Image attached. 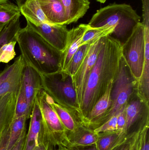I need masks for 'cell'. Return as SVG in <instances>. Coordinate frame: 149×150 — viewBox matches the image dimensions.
<instances>
[{
	"instance_id": "cell-6",
	"label": "cell",
	"mask_w": 149,
	"mask_h": 150,
	"mask_svg": "<svg viewBox=\"0 0 149 150\" xmlns=\"http://www.w3.org/2000/svg\"><path fill=\"white\" fill-rule=\"evenodd\" d=\"M41 111L44 137L55 147L64 146L66 130L48 100V94L42 90L37 96Z\"/></svg>"
},
{
	"instance_id": "cell-44",
	"label": "cell",
	"mask_w": 149,
	"mask_h": 150,
	"mask_svg": "<svg viewBox=\"0 0 149 150\" xmlns=\"http://www.w3.org/2000/svg\"><path fill=\"white\" fill-rule=\"evenodd\" d=\"M2 27H1V26H0V30H1V29Z\"/></svg>"
},
{
	"instance_id": "cell-41",
	"label": "cell",
	"mask_w": 149,
	"mask_h": 150,
	"mask_svg": "<svg viewBox=\"0 0 149 150\" xmlns=\"http://www.w3.org/2000/svg\"><path fill=\"white\" fill-rule=\"evenodd\" d=\"M58 147V149L57 150H68L67 148L64 146H60Z\"/></svg>"
},
{
	"instance_id": "cell-43",
	"label": "cell",
	"mask_w": 149,
	"mask_h": 150,
	"mask_svg": "<svg viewBox=\"0 0 149 150\" xmlns=\"http://www.w3.org/2000/svg\"><path fill=\"white\" fill-rule=\"evenodd\" d=\"M8 1V0H0V4L2 3L7 1Z\"/></svg>"
},
{
	"instance_id": "cell-42",
	"label": "cell",
	"mask_w": 149,
	"mask_h": 150,
	"mask_svg": "<svg viewBox=\"0 0 149 150\" xmlns=\"http://www.w3.org/2000/svg\"><path fill=\"white\" fill-rule=\"evenodd\" d=\"M97 1L101 3H105L106 2V1L107 0H96Z\"/></svg>"
},
{
	"instance_id": "cell-27",
	"label": "cell",
	"mask_w": 149,
	"mask_h": 150,
	"mask_svg": "<svg viewBox=\"0 0 149 150\" xmlns=\"http://www.w3.org/2000/svg\"><path fill=\"white\" fill-rule=\"evenodd\" d=\"M19 14L21 11L17 5L8 1L0 4V26L3 27Z\"/></svg>"
},
{
	"instance_id": "cell-28",
	"label": "cell",
	"mask_w": 149,
	"mask_h": 150,
	"mask_svg": "<svg viewBox=\"0 0 149 150\" xmlns=\"http://www.w3.org/2000/svg\"><path fill=\"white\" fill-rule=\"evenodd\" d=\"M32 108L27 101L21 86L17 95L14 117L24 116L28 120L30 117Z\"/></svg>"
},
{
	"instance_id": "cell-7",
	"label": "cell",
	"mask_w": 149,
	"mask_h": 150,
	"mask_svg": "<svg viewBox=\"0 0 149 150\" xmlns=\"http://www.w3.org/2000/svg\"><path fill=\"white\" fill-rule=\"evenodd\" d=\"M145 52L144 28L142 23L134 28L128 38L122 45V55L137 82L143 68Z\"/></svg>"
},
{
	"instance_id": "cell-35",
	"label": "cell",
	"mask_w": 149,
	"mask_h": 150,
	"mask_svg": "<svg viewBox=\"0 0 149 150\" xmlns=\"http://www.w3.org/2000/svg\"><path fill=\"white\" fill-rule=\"evenodd\" d=\"M10 127L4 132L1 138L0 139V150H8L9 139Z\"/></svg>"
},
{
	"instance_id": "cell-24",
	"label": "cell",
	"mask_w": 149,
	"mask_h": 150,
	"mask_svg": "<svg viewBox=\"0 0 149 150\" xmlns=\"http://www.w3.org/2000/svg\"><path fill=\"white\" fill-rule=\"evenodd\" d=\"M115 28L114 26L108 25L98 27H92L89 25L82 38L81 46L96 42L101 38L111 35Z\"/></svg>"
},
{
	"instance_id": "cell-4",
	"label": "cell",
	"mask_w": 149,
	"mask_h": 150,
	"mask_svg": "<svg viewBox=\"0 0 149 150\" xmlns=\"http://www.w3.org/2000/svg\"><path fill=\"white\" fill-rule=\"evenodd\" d=\"M40 75L43 90L56 103L82 121L72 76L62 70Z\"/></svg>"
},
{
	"instance_id": "cell-23",
	"label": "cell",
	"mask_w": 149,
	"mask_h": 150,
	"mask_svg": "<svg viewBox=\"0 0 149 150\" xmlns=\"http://www.w3.org/2000/svg\"><path fill=\"white\" fill-rule=\"evenodd\" d=\"M26 117L24 116L14 117L10 127L8 150H10L26 131Z\"/></svg>"
},
{
	"instance_id": "cell-5",
	"label": "cell",
	"mask_w": 149,
	"mask_h": 150,
	"mask_svg": "<svg viewBox=\"0 0 149 150\" xmlns=\"http://www.w3.org/2000/svg\"><path fill=\"white\" fill-rule=\"evenodd\" d=\"M137 83L122 56L111 92L112 106L103 117L87 128L94 130L119 112L126 105L131 95L137 91Z\"/></svg>"
},
{
	"instance_id": "cell-39",
	"label": "cell",
	"mask_w": 149,
	"mask_h": 150,
	"mask_svg": "<svg viewBox=\"0 0 149 150\" xmlns=\"http://www.w3.org/2000/svg\"><path fill=\"white\" fill-rule=\"evenodd\" d=\"M140 133L138 134L137 137H136V139L135 141L134 142V144H133L131 150H138L139 138H140Z\"/></svg>"
},
{
	"instance_id": "cell-26",
	"label": "cell",
	"mask_w": 149,
	"mask_h": 150,
	"mask_svg": "<svg viewBox=\"0 0 149 150\" xmlns=\"http://www.w3.org/2000/svg\"><path fill=\"white\" fill-rule=\"evenodd\" d=\"M94 42L82 45L80 46L77 52L73 56L66 69L64 71L72 76H74L86 56L91 45Z\"/></svg>"
},
{
	"instance_id": "cell-37",
	"label": "cell",
	"mask_w": 149,
	"mask_h": 150,
	"mask_svg": "<svg viewBox=\"0 0 149 150\" xmlns=\"http://www.w3.org/2000/svg\"><path fill=\"white\" fill-rule=\"evenodd\" d=\"M56 147L49 142H43L33 150H56Z\"/></svg>"
},
{
	"instance_id": "cell-17",
	"label": "cell",
	"mask_w": 149,
	"mask_h": 150,
	"mask_svg": "<svg viewBox=\"0 0 149 150\" xmlns=\"http://www.w3.org/2000/svg\"><path fill=\"white\" fill-rule=\"evenodd\" d=\"M98 134L81 125L73 131H66L64 147L95 145Z\"/></svg>"
},
{
	"instance_id": "cell-40",
	"label": "cell",
	"mask_w": 149,
	"mask_h": 150,
	"mask_svg": "<svg viewBox=\"0 0 149 150\" xmlns=\"http://www.w3.org/2000/svg\"><path fill=\"white\" fill-rule=\"evenodd\" d=\"M26 1H27V0H16L18 7L20 8V7H21Z\"/></svg>"
},
{
	"instance_id": "cell-11",
	"label": "cell",
	"mask_w": 149,
	"mask_h": 150,
	"mask_svg": "<svg viewBox=\"0 0 149 150\" xmlns=\"http://www.w3.org/2000/svg\"><path fill=\"white\" fill-rule=\"evenodd\" d=\"M29 126L26 133L24 150H33L45 141L43 129V121L40 108L36 98L31 115Z\"/></svg>"
},
{
	"instance_id": "cell-13",
	"label": "cell",
	"mask_w": 149,
	"mask_h": 150,
	"mask_svg": "<svg viewBox=\"0 0 149 150\" xmlns=\"http://www.w3.org/2000/svg\"><path fill=\"white\" fill-rule=\"evenodd\" d=\"M89 25L81 24L68 32L65 49L62 52L61 70H65L73 56L81 46L82 38Z\"/></svg>"
},
{
	"instance_id": "cell-19",
	"label": "cell",
	"mask_w": 149,
	"mask_h": 150,
	"mask_svg": "<svg viewBox=\"0 0 149 150\" xmlns=\"http://www.w3.org/2000/svg\"><path fill=\"white\" fill-rule=\"evenodd\" d=\"M20 9L21 14L26 20L35 25L42 23L51 24L45 17L37 0H27L20 7Z\"/></svg>"
},
{
	"instance_id": "cell-21",
	"label": "cell",
	"mask_w": 149,
	"mask_h": 150,
	"mask_svg": "<svg viewBox=\"0 0 149 150\" xmlns=\"http://www.w3.org/2000/svg\"><path fill=\"white\" fill-rule=\"evenodd\" d=\"M48 100L56 112L66 131H74L78 127L83 125L82 120L79 117L71 113L69 111L57 104L48 95Z\"/></svg>"
},
{
	"instance_id": "cell-18",
	"label": "cell",
	"mask_w": 149,
	"mask_h": 150,
	"mask_svg": "<svg viewBox=\"0 0 149 150\" xmlns=\"http://www.w3.org/2000/svg\"><path fill=\"white\" fill-rule=\"evenodd\" d=\"M65 11L67 25L82 18L90 8L89 0H60Z\"/></svg>"
},
{
	"instance_id": "cell-22",
	"label": "cell",
	"mask_w": 149,
	"mask_h": 150,
	"mask_svg": "<svg viewBox=\"0 0 149 150\" xmlns=\"http://www.w3.org/2000/svg\"><path fill=\"white\" fill-rule=\"evenodd\" d=\"M17 14L8 23L3 25L0 30V49L6 43L16 40V36L20 27V17Z\"/></svg>"
},
{
	"instance_id": "cell-10",
	"label": "cell",
	"mask_w": 149,
	"mask_h": 150,
	"mask_svg": "<svg viewBox=\"0 0 149 150\" xmlns=\"http://www.w3.org/2000/svg\"><path fill=\"white\" fill-rule=\"evenodd\" d=\"M27 25L56 50L63 52L65 49L68 30L66 25L42 23L35 25L27 21Z\"/></svg>"
},
{
	"instance_id": "cell-30",
	"label": "cell",
	"mask_w": 149,
	"mask_h": 150,
	"mask_svg": "<svg viewBox=\"0 0 149 150\" xmlns=\"http://www.w3.org/2000/svg\"><path fill=\"white\" fill-rule=\"evenodd\" d=\"M139 133L128 137H121L118 142L110 150H131L133 144Z\"/></svg>"
},
{
	"instance_id": "cell-9",
	"label": "cell",
	"mask_w": 149,
	"mask_h": 150,
	"mask_svg": "<svg viewBox=\"0 0 149 150\" xmlns=\"http://www.w3.org/2000/svg\"><path fill=\"white\" fill-rule=\"evenodd\" d=\"M106 37L100 39L91 45L82 64L77 73L72 76L79 106L81 103L88 77L96 62L98 55L105 42Z\"/></svg>"
},
{
	"instance_id": "cell-8",
	"label": "cell",
	"mask_w": 149,
	"mask_h": 150,
	"mask_svg": "<svg viewBox=\"0 0 149 150\" xmlns=\"http://www.w3.org/2000/svg\"><path fill=\"white\" fill-rule=\"evenodd\" d=\"M126 125L125 136H132L149 127V101L135 91L125 108Z\"/></svg>"
},
{
	"instance_id": "cell-20",
	"label": "cell",
	"mask_w": 149,
	"mask_h": 150,
	"mask_svg": "<svg viewBox=\"0 0 149 150\" xmlns=\"http://www.w3.org/2000/svg\"><path fill=\"white\" fill-rule=\"evenodd\" d=\"M24 65L25 63L22 57L13 72L1 85L0 96L9 93L19 92L22 85V74Z\"/></svg>"
},
{
	"instance_id": "cell-25",
	"label": "cell",
	"mask_w": 149,
	"mask_h": 150,
	"mask_svg": "<svg viewBox=\"0 0 149 150\" xmlns=\"http://www.w3.org/2000/svg\"><path fill=\"white\" fill-rule=\"evenodd\" d=\"M121 136H124L118 131L99 133L95 144L96 149L97 150H110Z\"/></svg>"
},
{
	"instance_id": "cell-15",
	"label": "cell",
	"mask_w": 149,
	"mask_h": 150,
	"mask_svg": "<svg viewBox=\"0 0 149 150\" xmlns=\"http://www.w3.org/2000/svg\"><path fill=\"white\" fill-rule=\"evenodd\" d=\"M114 81H112L103 95L98 100L87 116L83 120V125L89 127L103 117L112 105L111 92Z\"/></svg>"
},
{
	"instance_id": "cell-1",
	"label": "cell",
	"mask_w": 149,
	"mask_h": 150,
	"mask_svg": "<svg viewBox=\"0 0 149 150\" xmlns=\"http://www.w3.org/2000/svg\"><path fill=\"white\" fill-rule=\"evenodd\" d=\"M122 56V44L110 35L106 36L88 77L80 105L82 123L109 84L115 80Z\"/></svg>"
},
{
	"instance_id": "cell-31",
	"label": "cell",
	"mask_w": 149,
	"mask_h": 150,
	"mask_svg": "<svg viewBox=\"0 0 149 150\" xmlns=\"http://www.w3.org/2000/svg\"><path fill=\"white\" fill-rule=\"evenodd\" d=\"M119 112L94 131L97 134L117 131V117Z\"/></svg>"
},
{
	"instance_id": "cell-33",
	"label": "cell",
	"mask_w": 149,
	"mask_h": 150,
	"mask_svg": "<svg viewBox=\"0 0 149 150\" xmlns=\"http://www.w3.org/2000/svg\"><path fill=\"white\" fill-rule=\"evenodd\" d=\"M149 127L140 133L138 150H149Z\"/></svg>"
},
{
	"instance_id": "cell-12",
	"label": "cell",
	"mask_w": 149,
	"mask_h": 150,
	"mask_svg": "<svg viewBox=\"0 0 149 150\" xmlns=\"http://www.w3.org/2000/svg\"><path fill=\"white\" fill-rule=\"evenodd\" d=\"M21 87L28 103L33 107L37 96L43 90L41 75L25 64L22 74Z\"/></svg>"
},
{
	"instance_id": "cell-34",
	"label": "cell",
	"mask_w": 149,
	"mask_h": 150,
	"mask_svg": "<svg viewBox=\"0 0 149 150\" xmlns=\"http://www.w3.org/2000/svg\"><path fill=\"white\" fill-rule=\"evenodd\" d=\"M125 106L122 108L119 112L117 120V131L121 133L125 137L124 132L126 125V115L125 113Z\"/></svg>"
},
{
	"instance_id": "cell-36",
	"label": "cell",
	"mask_w": 149,
	"mask_h": 150,
	"mask_svg": "<svg viewBox=\"0 0 149 150\" xmlns=\"http://www.w3.org/2000/svg\"><path fill=\"white\" fill-rule=\"evenodd\" d=\"M26 131H25L21 138L19 139L18 142L16 143L15 146L10 150H24V142H25V137H26Z\"/></svg>"
},
{
	"instance_id": "cell-29",
	"label": "cell",
	"mask_w": 149,
	"mask_h": 150,
	"mask_svg": "<svg viewBox=\"0 0 149 150\" xmlns=\"http://www.w3.org/2000/svg\"><path fill=\"white\" fill-rule=\"evenodd\" d=\"M16 40L6 43L0 49V63H8L16 55L15 46Z\"/></svg>"
},
{
	"instance_id": "cell-3",
	"label": "cell",
	"mask_w": 149,
	"mask_h": 150,
	"mask_svg": "<svg viewBox=\"0 0 149 150\" xmlns=\"http://www.w3.org/2000/svg\"><path fill=\"white\" fill-rule=\"evenodd\" d=\"M141 20L140 16L129 4H113L98 10L88 25L92 27L106 25L114 26V30L110 36L122 45Z\"/></svg>"
},
{
	"instance_id": "cell-14",
	"label": "cell",
	"mask_w": 149,
	"mask_h": 150,
	"mask_svg": "<svg viewBox=\"0 0 149 150\" xmlns=\"http://www.w3.org/2000/svg\"><path fill=\"white\" fill-rule=\"evenodd\" d=\"M18 93H9L0 96V139L14 119Z\"/></svg>"
},
{
	"instance_id": "cell-2",
	"label": "cell",
	"mask_w": 149,
	"mask_h": 150,
	"mask_svg": "<svg viewBox=\"0 0 149 150\" xmlns=\"http://www.w3.org/2000/svg\"><path fill=\"white\" fill-rule=\"evenodd\" d=\"M16 40L25 64L39 74L61 70L62 52L51 46L29 25L19 30Z\"/></svg>"
},
{
	"instance_id": "cell-38",
	"label": "cell",
	"mask_w": 149,
	"mask_h": 150,
	"mask_svg": "<svg viewBox=\"0 0 149 150\" xmlns=\"http://www.w3.org/2000/svg\"><path fill=\"white\" fill-rule=\"evenodd\" d=\"M66 147L68 150H97L95 145L88 146H71Z\"/></svg>"
},
{
	"instance_id": "cell-32",
	"label": "cell",
	"mask_w": 149,
	"mask_h": 150,
	"mask_svg": "<svg viewBox=\"0 0 149 150\" xmlns=\"http://www.w3.org/2000/svg\"><path fill=\"white\" fill-rule=\"evenodd\" d=\"M22 58L21 55H19L15 59V62L13 64L6 66L3 70L0 71V86L2 83L6 80V79L13 72L14 69L18 65Z\"/></svg>"
},
{
	"instance_id": "cell-16",
	"label": "cell",
	"mask_w": 149,
	"mask_h": 150,
	"mask_svg": "<svg viewBox=\"0 0 149 150\" xmlns=\"http://www.w3.org/2000/svg\"><path fill=\"white\" fill-rule=\"evenodd\" d=\"M48 21L51 24L66 25L64 8L60 0H37Z\"/></svg>"
}]
</instances>
